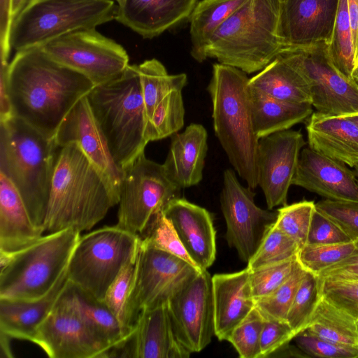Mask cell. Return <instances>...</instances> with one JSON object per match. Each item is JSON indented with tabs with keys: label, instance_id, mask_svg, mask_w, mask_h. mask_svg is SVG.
I'll list each match as a JSON object with an SVG mask.
<instances>
[{
	"label": "cell",
	"instance_id": "obj_34",
	"mask_svg": "<svg viewBox=\"0 0 358 358\" xmlns=\"http://www.w3.org/2000/svg\"><path fill=\"white\" fill-rule=\"evenodd\" d=\"M142 94L148 122L156 106L169 94L182 91L187 83L185 73L169 74L165 66L156 59L138 65Z\"/></svg>",
	"mask_w": 358,
	"mask_h": 358
},
{
	"label": "cell",
	"instance_id": "obj_21",
	"mask_svg": "<svg viewBox=\"0 0 358 358\" xmlns=\"http://www.w3.org/2000/svg\"><path fill=\"white\" fill-rule=\"evenodd\" d=\"M163 211L194 264L207 270L216 256V232L210 213L180 197L170 201Z\"/></svg>",
	"mask_w": 358,
	"mask_h": 358
},
{
	"label": "cell",
	"instance_id": "obj_7",
	"mask_svg": "<svg viewBox=\"0 0 358 358\" xmlns=\"http://www.w3.org/2000/svg\"><path fill=\"white\" fill-rule=\"evenodd\" d=\"M80 232L66 229L45 234L30 245L0 256V299L35 300L66 271Z\"/></svg>",
	"mask_w": 358,
	"mask_h": 358
},
{
	"label": "cell",
	"instance_id": "obj_4",
	"mask_svg": "<svg viewBox=\"0 0 358 358\" xmlns=\"http://www.w3.org/2000/svg\"><path fill=\"white\" fill-rule=\"evenodd\" d=\"M249 80L237 68L214 64L208 91L215 134L234 170L253 190L258 186L259 138L252 122Z\"/></svg>",
	"mask_w": 358,
	"mask_h": 358
},
{
	"label": "cell",
	"instance_id": "obj_27",
	"mask_svg": "<svg viewBox=\"0 0 358 358\" xmlns=\"http://www.w3.org/2000/svg\"><path fill=\"white\" fill-rule=\"evenodd\" d=\"M43 234L32 222L13 183L0 173V256L30 245Z\"/></svg>",
	"mask_w": 358,
	"mask_h": 358
},
{
	"label": "cell",
	"instance_id": "obj_50",
	"mask_svg": "<svg viewBox=\"0 0 358 358\" xmlns=\"http://www.w3.org/2000/svg\"><path fill=\"white\" fill-rule=\"evenodd\" d=\"M351 241L337 224L317 210H315L311 222L307 244H332Z\"/></svg>",
	"mask_w": 358,
	"mask_h": 358
},
{
	"label": "cell",
	"instance_id": "obj_30",
	"mask_svg": "<svg viewBox=\"0 0 358 358\" xmlns=\"http://www.w3.org/2000/svg\"><path fill=\"white\" fill-rule=\"evenodd\" d=\"M66 288L83 323L108 350L127 341L128 338L124 337L119 322L103 300L96 299L69 280Z\"/></svg>",
	"mask_w": 358,
	"mask_h": 358
},
{
	"label": "cell",
	"instance_id": "obj_53",
	"mask_svg": "<svg viewBox=\"0 0 358 358\" xmlns=\"http://www.w3.org/2000/svg\"><path fill=\"white\" fill-rule=\"evenodd\" d=\"M8 62H1L0 69V122H5L13 117V113L8 94Z\"/></svg>",
	"mask_w": 358,
	"mask_h": 358
},
{
	"label": "cell",
	"instance_id": "obj_49",
	"mask_svg": "<svg viewBox=\"0 0 358 358\" xmlns=\"http://www.w3.org/2000/svg\"><path fill=\"white\" fill-rule=\"evenodd\" d=\"M295 336L287 321L264 319L260 338L259 358L270 357L277 350L289 343Z\"/></svg>",
	"mask_w": 358,
	"mask_h": 358
},
{
	"label": "cell",
	"instance_id": "obj_24",
	"mask_svg": "<svg viewBox=\"0 0 358 358\" xmlns=\"http://www.w3.org/2000/svg\"><path fill=\"white\" fill-rule=\"evenodd\" d=\"M197 0H125L115 20L144 38H152L189 19Z\"/></svg>",
	"mask_w": 358,
	"mask_h": 358
},
{
	"label": "cell",
	"instance_id": "obj_26",
	"mask_svg": "<svg viewBox=\"0 0 358 358\" xmlns=\"http://www.w3.org/2000/svg\"><path fill=\"white\" fill-rule=\"evenodd\" d=\"M207 139L206 129L196 123L190 124L182 132L171 136L163 166L169 177L180 187L196 185L202 180Z\"/></svg>",
	"mask_w": 358,
	"mask_h": 358
},
{
	"label": "cell",
	"instance_id": "obj_20",
	"mask_svg": "<svg viewBox=\"0 0 358 358\" xmlns=\"http://www.w3.org/2000/svg\"><path fill=\"white\" fill-rule=\"evenodd\" d=\"M292 185L326 199L358 201V181L354 171L310 147L300 152Z\"/></svg>",
	"mask_w": 358,
	"mask_h": 358
},
{
	"label": "cell",
	"instance_id": "obj_32",
	"mask_svg": "<svg viewBox=\"0 0 358 358\" xmlns=\"http://www.w3.org/2000/svg\"><path fill=\"white\" fill-rule=\"evenodd\" d=\"M248 0H201L189 17L191 55L198 62L207 57L206 47L217 28Z\"/></svg>",
	"mask_w": 358,
	"mask_h": 358
},
{
	"label": "cell",
	"instance_id": "obj_58",
	"mask_svg": "<svg viewBox=\"0 0 358 358\" xmlns=\"http://www.w3.org/2000/svg\"><path fill=\"white\" fill-rule=\"evenodd\" d=\"M352 79L358 85V66L356 67L352 73Z\"/></svg>",
	"mask_w": 358,
	"mask_h": 358
},
{
	"label": "cell",
	"instance_id": "obj_19",
	"mask_svg": "<svg viewBox=\"0 0 358 358\" xmlns=\"http://www.w3.org/2000/svg\"><path fill=\"white\" fill-rule=\"evenodd\" d=\"M338 3L339 0H283L279 35L284 49L321 42L327 44Z\"/></svg>",
	"mask_w": 358,
	"mask_h": 358
},
{
	"label": "cell",
	"instance_id": "obj_29",
	"mask_svg": "<svg viewBox=\"0 0 358 358\" xmlns=\"http://www.w3.org/2000/svg\"><path fill=\"white\" fill-rule=\"evenodd\" d=\"M250 97L254 129L258 138L289 129L313 113L310 103L280 101L250 87Z\"/></svg>",
	"mask_w": 358,
	"mask_h": 358
},
{
	"label": "cell",
	"instance_id": "obj_61",
	"mask_svg": "<svg viewBox=\"0 0 358 358\" xmlns=\"http://www.w3.org/2000/svg\"><path fill=\"white\" fill-rule=\"evenodd\" d=\"M114 1L117 3V6H122L124 4L125 0H114Z\"/></svg>",
	"mask_w": 358,
	"mask_h": 358
},
{
	"label": "cell",
	"instance_id": "obj_64",
	"mask_svg": "<svg viewBox=\"0 0 358 358\" xmlns=\"http://www.w3.org/2000/svg\"><path fill=\"white\" fill-rule=\"evenodd\" d=\"M281 1H282L283 0H281Z\"/></svg>",
	"mask_w": 358,
	"mask_h": 358
},
{
	"label": "cell",
	"instance_id": "obj_54",
	"mask_svg": "<svg viewBox=\"0 0 358 358\" xmlns=\"http://www.w3.org/2000/svg\"><path fill=\"white\" fill-rule=\"evenodd\" d=\"M348 8L352 35L355 69L358 66V0H348Z\"/></svg>",
	"mask_w": 358,
	"mask_h": 358
},
{
	"label": "cell",
	"instance_id": "obj_60",
	"mask_svg": "<svg viewBox=\"0 0 358 358\" xmlns=\"http://www.w3.org/2000/svg\"><path fill=\"white\" fill-rule=\"evenodd\" d=\"M353 169H354V172H355V176L358 181V164H356Z\"/></svg>",
	"mask_w": 358,
	"mask_h": 358
},
{
	"label": "cell",
	"instance_id": "obj_18",
	"mask_svg": "<svg viewBox=\"0 0 358 358\" xmlns=\"http://www.w3.org/2000/svg\"><path fill=\"white\" fill-rule=\"evenodd\" d=\"M54 139L59 146L78 144L119 192L123 171L114 161L87 96L80 99L60 124Z\"/></svg>",
	"mask_w": 358,
	"mask_h": 358
},
{
	"label": "cell",
	"instance_id": "obj_12",
	"mask_svg": "<svg viewBox=\"0 0 358 358\" xmlns=\"http://www.w3.org/2000/svg\"><path fill=\"white\" fill-rule=\"evenodd\" d=\"M41 48L57 62L86 76L95 86L118 77L129 65L124 48L95 28L69 32Z\"/></svg>",
	"mask_w": 358,
	"mask_h": 358
},
{
	"label": "cell",
	"instance_id": "obj_46",
	"mask_svg": "<svg viewBox=\"0 0 358 358\" xmlns=\"http://www.w3.org/2000/svg\"><path fill=\"white\" fill-rule=\"evenodd\" d=\"M298 263L296 257L250 271V283L255 299L274 292L292 275Z\"/></svg>",
	"mask_w": 358,
	"mask_h": 358
},
{
	"label": "cell",
	"instance_id": "obj_9",
	"mask_svg": "<svg viewBox=\"0 0 358 358\" xmlns=\"http://www.w3.org/2000/svg\"><path fill=\"white\" fill-rule=\"evenodd\" d=\"M141 236L117 225L104 226L80 237L69 260V282L98 299L122 269L137 257Z\"/></svg>",
	"mask_w": 358,
	"mask_h": 358
},
{
	"label": "cell",
	"instance_id": "obj_31",
	"mask_svg": "<svg viewBox=\"0 0 358 358\" xmlns=\"http://www.w3.org/2000/svg\"><path fill=\"white\" fill-rule=\"evenodd\" d=\"M249 85L280 101L311 104L310 90L306 80L280 55L250 78Z\"/></svg>",
	"mask_w": 358,
	"mask_h": 358
},
{
	"label": "cell",
	"instance_id": "obj_33",
	"mask_svg": "<svg viewBox=\"0 0 358 358\" xmlns=\"http://www.w3.org/2000/svg\"><path fill=\"white\" fill-rule=\"evenodd\" d=\"M304 331L323 340L358 348V320L322 296Z\"/></svg>",
	"mask_w": 358,
	"mask_h": 358
},
{
	"label": "cell",
	"instance_id": "obj_55",
	"mask_svg": "<svg viewBox=\"0 0 358 358\" xmlns=\"http://www.w3.org/2000/svg\"><path fill=\"white\" fill-rule=\"evenodd\" d=\"M271 357H306V355L297 346L294 348V346L289 345V343H287L277 350Z\"/></svg>",
	"mask_w": 358,
	"mask_h": 358
},
{
	"label": "cell",
	"instance_id": "obj_10",
	"mask_svg": "<svg viewBox=\"0 0 358 358\" xmlns=\"http://www.w3.org/2000/svg\"><path fill=\"white\" fill-rule=\"evenodd\" d=\"M181 189L169 177L163 164L148 159L145 152L141 154L123 170L116 225L140 236L155 214L180 197Z\"/></svg>",
	"mask_w": 358,
	"mask_h": 358
},
{
	"label": "cell",
	"instance_id": "obj_47",
	"mask_svg": "<svg viewBox=\"0 0 358 358\" xmlns=\"http://www.w3.org/2000/svg\"><path fill=\"white\" fill-rule=\"evenodd\" d=\"M316 210L337 224L352 241L358 239V201L324 199Z\"/></svg>",
	"mask_w": 358,
	"mask_h": 358
},
{
	"label": "cell",
	"instance_id": "obj_16",
	"mask_svg": "<svg viewBox=\"0 0 358 358\" xmlns=\"http://www.w3.org/2000/svg\"><path fill=\"white\" fill-rule=\"evenodd\" d=\"M175 334L192 353L205 348L215 335L212 277L201 271L167 303Z\"/></svg>",
	"mask_w": 358,
	"mask_h": 358
},
{
	"label": "cell",
	"instance_id": "obj_6",
	"mask_svg": "<svg viewBox=\"0 0 358 358\" xmlns=\"http://www.w3.org/2000/svg\"><path fill=\"white\" fill-rule=\"evenodd\" d=\"M87 97L112 157L123 171L149 143L138 65H129L118 77L94 86Z\"/></svg>",
	"mask_w": 358,
	"mask_h": 358
},
{
	"label": "cell",
	"instance_id": "obj_63",
	"mask_svg": "<svg viewBox=\"0 0 358 358\" xmlns=\"http://www.w3.org/2000/svg\"><path fill=\"white\" fill-rule=\"evenodd\" d=\"M349 275H351V274H349ZM355 276H357V277H358V275H355Z\"/></svg>",
	"mask_w": 358,
	"mask_h": 358
},
{
	"label": "cell",
	"instance_id": "obj_48",
	"mask_svg": "<svg viewBox=\"0 0 358 358\" xmlns=\"http://www.w3.org/2000/svg\"><path fill=\"white\" fill-rule=\"evenodd\" d=\"M294 340L298 348L308 357L358 358V348L321 339L306 331L298 334Z\"/></svg>",
	"mask_w": 358,
	"mask_h": 358
},
{
	"label": "cell",
	"instance_id": "obj_11",
	"mask_svg": "<svg viewBox=\"0 0 358 358\" xmlns=\"http://www.w3.org/2000/svg\"><path fill=\"white\" fill-rule=\"evenodd\" d=\"M279 55L306 80L317 112L333 116L358 114V85L336 69L325 43L289 46Z\"/></svg>",
	"mask_w": 358,
	"mask_h": 358
},
{
	"label": "cell",
	"instance_id": "obj_37",
	"mask_svg": "<svg viewBox=\"0 0 358 358\" xmlns=\"http://www.w3.org/2000/svg\"><path fill=\"white\" fill-rule=\"evenodd\" d=\"M185 108L182 91L166 95L155 108L148 120L146 138L148 142L172 136L184 126Z\"/></svg>",
	"mask_w": 358,
	"mask_h": 358
},
{
	"label": "cell",
	"instance_id": "obj_15",
	"mask_svg": "<svg viewBox=\"0 0 358 358\" xmlns=\"http://www.w3.org/2000/svg\"><path fill=\"white\" fill-rule=\"evenodd\" d=\"M66 285L31 342L50 358L103 357L108 348L95 338L80 319Z\"/></svg>",
	"mask_w": 358,
	"mask_h": 358
},
{
	"label": "cell",
	"instance_id": "obj_17",
	"mask_svg": "<svg viewBox=\"0 0 358 358\" xmlns=\"http://www.w3.org/2000/svg\"><path fill=\"white\" fill-rule=\"evenodd\" d=\"M306 145L299 131L284 130L259 138L257 150L258 185L268 209L287 205L299 154Z\"/></svg>",
	"mask_w": 358,
	"mask_h": 358
},
{
	"label": "cell",
	"instance_id": "obj_56",
	"mask_svg": "<svg viewBox=\"0 0 358 358\" xmlns=\"http://www.w3.org/2000/svg\"><path fill=\"white\" fill-rule=\"evenodd\" d=\"M10 337L7 336L6 334L0 332V347H1V355H3L6 357H13L10 345Z\"/></svg>",
	"mask_w": 358,
	"mask_h": 358
},
{
	"label": "cell",
	"instance_id": "obj_13",
	"mask_svg": "<svg viewBox=\"0 0 358 358\" xmlns=\"http://www.w3.org/2000/svg\"><path fill=\"white\" fill-rule=\"evenodd\" d=\"M201 271L180 257L140 244L130 304L134 325L143 310L167 303Z\"/></svg>",
	"mask_w": 358,
	"mask_h": 358
},
{
	"label": "cell",
	"instance_id": "obj_23",
	"mask_svg": "<svg viewBox=\"0 0 358 358\" xmlns=\"http://www.w3.org/2000/svg\"><path fill=\"white\" fill-rule=\"evenodd\" d=\"M129 343L130 357L187 358L192 354L175 334L167 303L141 313Z\"/></svg>",
	"mask_w": 358,
	"mask_h": 358
},
{
	"label": "cell",
	"instance_id": "obj_38",
	"mask_svg": "<svg viewBox=\"0 0 358 358\" xmlns=\"http://www.w3.org/2000/svg\"><path fill=\"white\" fill-rule=\"evenodd\" d=\"M318 278L320 296L358 320V277L338 273Z\"/></svg>",
	"mask_w": 358,
	"mask_h": 358
},
{
	"label": "cell",
	"instance_id": "obj_3",
	"mask_svg": "<svg viewBox=\"0 0 358 358\" xmlns=\"http://www.w3.org/2000/svg\"><path fill=\"white\" fill-rule=\"evenodd\" d=\"M59 146L22 120L0 122V173L20 194L34 224L44 232Z\"/></svg>",
	"mask_w": 358,
	"mask_h": 358
},
{
	"label": "cell",
	"instance_id": "obj_43",
	"mask_svg": "<svg viewBox=\"0 0 358 358\" xmlns=\"http://www.w3.org/2000/svg\"><path fill=\"white\" fill-rule=\"evenodd\" d=\"M355 249V241L332 244H307L299 250L297 260L307 271L317 276L326 268L347 258Z\"/></svg>",
	"mask_w": 358,
	"mask_h": 358
},
{
	"label": "cell",
	"instance_id": "obj_51",
	"mask_svg": "<svg viewBox=\"0 0 358 358\" xmlns=\"http://www.w3.org/2000/svg\"><path fill=\"white\" fill-rule=\"evenodd\" d=\"M13 19L11 0H0V56L1 62H8L11 47L10 34Z\"/></svg>",
	"mask_w": 358,
	"mask_h": 358
},
{
	"label": "cell",
	"instance_id": "obj_62",
	"mask_svg": "<svg viewBox=\"0 0 358 358\" xmlns=\"http://www.w3.org/2000/svg\"><path fill=\"white\" fill-rule=\"evenodd\" d=\"M343 274H345V273H343ZM351 275H358V274H351Z\"/></svg>",
	"mask_w": 358,
	"mask_h": 358
},
{
	"label": "cell",
	"instance_id": "obj_57",
	"mask_svg": "<svg viewBox=\"0 0 358 358\" xmlns=\"http://www.w3.org/2000/svg\"><path fill=\"white\" fill-rule=\"evenodd\" d=\"M31 0H11V15L13 22Z\"/></svg>",
	"mask_w": 358,
	"mask_h": 358
},
{
	"label": "cell",
	"instance_id": "obj_35",
	"mask_svg": "<svg viewBox=\"0 0 358 358\" xmlns=\"http://www.w3.org/2000/svg\"><path fill=\"white\" fill-rule=\"evenodd\" d=\"M327 45L329 56L336 69L345 78L353 80L354 48L348 0H339L334 26Z\"/></svg>",
	"mask_w": 358,
	"mask_h": 358
},
{
	"label": "cell",
	"instance_id": "obj_40",
	"mask_svg": "<svg viewBox=\"0 0 358 358\" xmlns=\"http://www.w3.org/2000/svg\"><path fill=\"white\" fill-rule=\"evenodd\" d=\"M142 234H144L143 237L141 236L142 245L166 252L196 266L185 250L173 224L163 210L154 215Z\"/></svg>",
	"mask_w": 358,
	"mask_h": 358
},
{
	"label": "cell",
	"instance_id": "obj_52",
	"mask_svg": "<svg viewBox=\"0 0 358 358\" xmlns=\"http://www.w3.org/2000/svg\"><path fill=\"white\" fill-rule=\"evenodd\" d=\"M355 249L343 261L326 268L317 277L322 278L333 274H358V239L355 241Z\"/></svg>",
	"mask_w": 358,
	"mask_h": 358
},
{
	"label": "cell",
	"instance_id": "obj_45",
	"mask_svg": "<svg viewBox=\"0 0 358 358\" xmlns=\"http://www.w3.org/2000/svg\"><path fill=\"white\" fill-rule=\"evenodd\" d=\"M264 318L256 308L233 330L227 341L241 358H259L260 338Z\"/></svg>",
	"mask_w": 358,
	"mask_h": 358
},
{
	"label": "cell",
	"instance_id": "obj_39",
	"mask_svg": "<svg viewBox=\"0 0 358 358\" xmlns=\"http://www.w3.org/2000/svg\"><path fill=\"white\" fill-rule=\"evenodd\" d=\"M299 250V246L292 238L273 224L255 255L247 263V268L253 271L290 259L297 257Z\"/></svg>",
	"mask_w": 358,
	"mask_h": 358
},
{
	"label": "cell",
	"instance_id": "obj_14",
	"mask_svg": "<svg viewBox=\"0 0 358 358\" xmlns=\"http://www.w3.org/2000/svg\"><path fill=\"white\" fill-rule=\"evenodd\" d=\"M255 196L252 189L239 182L234 170L224 171L220 201L227 225L226 240L236 250L241 259L247 263L278 216V211L258 207Z\"/></svg>",
	"mask_w": 358,
	"mask_h": 358
},
{
	"label": "cell",
	"instance_id": "obj_25",
	"mask_svg": "<svg viewBox=\"0 0 358 358\" xmlns=\"http://www.w3.org/2000/svg\"><path fill=\"white\" fill-rule=\"evenodd\" d=\"M306 128L311 149L351 168L358 164V125L352 120L316 111Z\"/></svg>",
	"mask_w": 358,
	"mask_h": 358
},
{
	"label": "cell",
	"instance_id": "obj_1",
	"mask_svg": "<svg viewBox=\"0 0 358 358\" xmlns=\"http://www.w3.org/2000/svg\"><path fill=\"white\" fill-rule=\"evenodd\" d=\"M7 84L13 116L48 138H54L68 113L95 86L41 47L16 52L9 63Z\"/></svg>",
	"mask_w": 358,
	"mask_h": 358
},
{
	"label": "cell",
	"instance_id": "obj_41",
	"mask_svg": "<svg viewBox=\"0 0 358 358\" xmlns=\"http://www.w3.org/2000/svg\"><path fill=\"white\" fill-rule=\"evenodd\" d=\"M308 271L298 263L292 275L269 295L255 300L264 319L286 320L296 293Z\"/></svg>",
	"mask_w": 358,
	"mask_h": 358
},
{
	"label": "cell",
	"instance_id": "obj_42",
	"mask_svg": "<svg viewBox=\"0 0 358 358\" xmlns=\"http://www.w3.org/2000/svg\"><path fill=\"white\" fill-rule=\"evenodd\" d=\"M315 203L303 200L279 208L275 227L292 238L300 249L307 244Z\"/></svg>",
	"mask_w": 358,
	"mask_h": 358
},
{
	"label": "cell",
	"instance_id": "obj_5",
	"mask_svg": "<svg viewBox=\"0 0 358 358\" xmlns=\"http://www.w3.org/2000/svg\"><path fill=\"white\" fill-rule=\"evenodd\" d=\"M281 0H248L214 32L207 57L245 73L260 71L282 52Z\"/></svg>",
	"mask_w": 358,
	"mask_h": 358
},
{
	"label": "cell",
	"instance_id": "obj_2",
	"mask_svg": "<svg viewBox=\"0 0 358 358\" xmlns=\"http://www.w3.org/2000/svg\"><path fill=\"white\" fill-rule=\"evenodd\" d=\"M119 192L76 143L59 146L44 233L92 229L118 204Z\"/></svg>",
	"mask_w": 358,
	"mask_h": 358
},
{
	"label": "cell",
	"instance_id": "obj_44",
	"mask_svg": "<svg viewBox=\"0 0 358 358\" xmlns=\"http://www.w3.org/2000/svg\"><path fill=\"white\" fill-rule=\"evenodd\" d=\"M320 296L319 278L308 271L296 293L286 317L296 336L306 329Z\"/></svg>",
	"mask_w": 358,
	"mask_h": 358
},
{
	"label": "cell",
	"instance_id": "obj_36",
	"mask_svg": "<svg viewBox=\"0 0 358 358\" xmlns=\"http://www.w3.org/2000/svg\"><path fill=\"white\" fill-rule=\"evenodd\" d=\"M136 258L129 262L108 287L103 301L120 324L126 338L132 336L134 325L131 314V296L135 278Z\"/></svg>",
	"mask_w": 358,
	"mask_h": 358
},
{
	"label": "cell",
	"instance_id": "obj_22",
	"mask_svg": "<svg viewBox=\"0 0 358 358\" xmlns=\"http://www.w3.org/2000/svg\"><path fill=\"white\" fill-rule=\"evenodd\" d=\"M215 336L227 341L233 330L255 307L250 271L218 273L212 277Z\"/></svg>",
	"mask_w": 358,
	"mask_h": 358
},
{
	"label": "cell",
	"instance_id": "obj_28",
	"mask_svg": "<svg viewBox=\"0 0 358 358\" xmlns=\"http://www.w3.org/2000/svg\"><path fill=\"white\" fill-rule=\"evenodd\" d=\"M68 281L67 269L55 286L35 300L0 299V332L11 338L32 341Z\"/></svg>",
	"mask_w": 358,
	"mask_h": 358
},
{
	"label": "cell",
	"instance_id": "obj_8",
	"mask_svg": "<svg viewBox=\"0 0 358 358\" xmlns=\"http://www.w3.org/2000/svg\"><path fill=\"white\" fill-rule=\"evenodd\" d=\"M117 8L114 0H31L13 22L11 49L41 47L69 32L96 28L114 20Z\"/></svg>",
	"mask_w": 358,
	"mask_h": 358
},
{
	"label": "cell",
	"instance_id": "obj_59",
	"mask_svg": "<svg viewBox=\"0 0 358 358\" xmlns=\"http://www.w3.org/2000/svg\"><path fill=\"white\" fill-rule=\"evenodd\" d=\"M344 117L352 120L354 122H355L358 125V114L346 115Z\"/></svg>",
	"mask_w": 358,
	"mask_h": 358
}]
</instances>
